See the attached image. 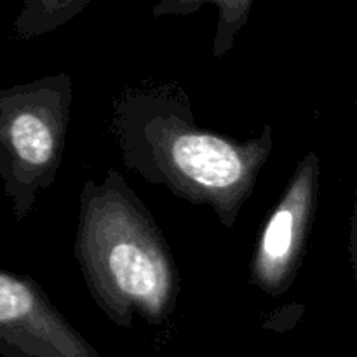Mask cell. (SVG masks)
I'll return each mask as SVG.
<instances>
[{
    "instance_id": "3",
    "label": "cell",
    "mask_w": 357,
    "mask_h": 357,
    "mask_svg": "<svg viewBox=\"0 0 357 357\" xmlns=\"http://www.w3.org/2000/svg\"><path fill=\"white\" fill-rule=\"evenodd\" d=\"M72 101L66 73L0 89V178L16 222L30 216L56 181Z\"/></svg>"
},
{
    "instance_id": "6",
    "label": "cell",
    "mask_w": 357,
    "mask_h": 357,
    "mask_svg": "<svg viewBox=\"0 0 357 357\" xmlns=\"http://www.w3.org/2000/svg\"><path fill=\"white\" fill-rule=\"evenodd\" d=\"M206 3H213L218 9L216 33L213 38V56L222 58L234 47L237 33L250 17L253 0H160L153 7L152 14L160 16H187L197 13Z\"/></svg>"
},
{
    "instance_id": "2",
    "label": "cell",
    "mask_w": 357,
    "mask_h": 357,
    "mask_svg": "<svg viewBox=\"0 0 357 357\" xmlns=\"http://www.w3.org/2000/svg\"><path fill=\"white\" fill-rule=\"evenodd\" d=\"M73 255L91 298L121 328L164 324L178 305L180 272L162 230L119 171L86 180Z\"/></svg>"
},
{
    "instance_id": "1",
    "label": "cell",
    "mask_w": 357,
    "mask_h": 357,
    "mask_svg": "<svg viewBox=\"0 0 357 357\" xmlns=\"http://www.w3.org/2000/svg\"><path fill=\"white\" fill-rule=\"evenodd\" d=\"M110 132L122 164L146 183L208 206L234 229L274 150V129L234 139L195 122L187 93L174 82L142 84L114 101Z\"/></svg>"
},
{
    "instance_id": "4",
    "label": "cell",
    "mask_w": 357,
    "mask_h": 357,
    "mask_svg": "<svg viewBox=\"0 0 357 357\" xmlns=\"http://www.w3.org/2000/svg\"><path fill=\"white\" fill-rule=\"evenodd\" d=\"M319 183V155L307 152L265 222L255 246L250 281L260 291L281 296L295 282L316 218Z\"/></svg>"
},
{
    "instance_id": "7",
    "label": "cell",
    "mask_w": 357,
    "mask_h": 357,
    "mask_svg": "<svg viewBox=\"0 0 357 357\" xmlns=\"http://www.w3.org/2000/svg\"><path fill=\"white\" fill-rule=\"evenodd\" d=\"M349 258H351L352 275L357 286V180H356V199L354 208H352L351 216V230H349Z\"/></svg>"
},
{
    "instance_id": "5",
    "label": "cell",
    "mask_w": 357,
    "mask_h": 357,
    "mask_svg": "<svg viewBox=\"0 0 357 357\" xmlns=\"http://www.w3.org/2000/svg\"><path fill=\"white\" fill-rule=\"evenodd\" d=\"M0 356L103 357L28 275L0 268Z\"/></svg>"
},
{
    "instance_id": "8",
    "label": "cell",
    "mask_w": 357,
    "mask_h": 357,
    "mask_svg": "<svg viewBox=\"0 0 357 357\" xmlns=\"http://www.w3.org/2000/svg\"><path fill=\"white\" fill-rule=\"evenodd\" d=\"M354 357H357V356H354Z\"/></svg>"
}]
</instances>
